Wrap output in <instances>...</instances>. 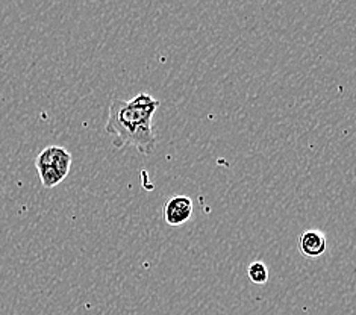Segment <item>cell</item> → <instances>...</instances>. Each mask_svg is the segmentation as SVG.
I'll return each mask as SVG.
<instances>
[{
    "label": "cell",
    "mask_w": 356,
    "mask_h": 315,
    "mask_svg": "<svg viewBox=\"0 0 356 315\" xmlns=\"http://www.w3.org/2000/svg\"><path fill=\"white\" fill-rule=\"evenodd\" d=\"M193 200L188 195H175L165 203L164 207V218L167 225L170 226H182L186 221H190L193 216Z\"/></svg>",
    "instance_id": "obj_3"
},
{
    "label": "cell",
    "mask_w": 356,
    "mask_h": 315,
    "mask_svg": "<svg viewBox=\"0 0 356 315\" xmlns=\"http://www.w3.org/2000/svg\"><path fill=\"white\" fill-rule=\"evenodd\" d=\"M248 276L250 282L257 285H264L268 282V268L262 261H255L248 267Z\"/></svg>",
    "instance_id": "obj_5"
},
{
    "label": "cell",
    "mask_w": 356,
    "mask_h": 315,
    "mask_svg": "<svg viewBox=\"0 0 356 315\" xmlns=\"http://www.w3.org/2000/svg\"><path fill=\"white\" fill-rule=\"evenodd\" d=\"M159 105L161 102L147 92H140L131 100H113L105 131L113 137L114 147L132 146L143 155L154 153L156 147L154 115Z\"/></svg>",
    "instance_id": "obj_1"
},
{
    "label": "cell",
    "mask_w": 356,
    "mask_h": 315,
    "mask_svg": "<svg viewBox=\"0 0 356 315\" xmlns=\"http://www.w3.org/2000/svg\"><path fill=\"white\" fill-rule=\"evenodd\" d=\"M72 153L61 146H47L38 153L35 167L44 188H54L69 176L72 168Z\"/></svg>",
    "instance_id": "obj_2"
},
{
    "label": "cell",
    "mask_w": 356,
    "mask_h": 315,
    "mask_svg": "<svg viewBox=\"0 0 356 315\" xmlns=\"http://www.w3.org/2000/svg\"><path fill=\"white\" fill-rule=\"evenodd\" d=\"M299 250L305 258H320L327 250L326 235L320 229H308L299 238Z\"/></svg>",
    "instance_id": "obj_4"
}]
</instances>
